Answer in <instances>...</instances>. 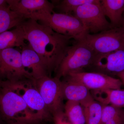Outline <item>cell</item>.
Segmentation results:
<instances>
[{"label": "cell", "mask_w": 124, "mask_h": 124, "mask_svg": "<svg viewBox=\"0 0 124 124\" xmlns=\"http://www.w3.org/2000/svg\"><path fill=\"white\" fill-rule=\"evenodd\" d=\"M8 5L6 0H0V8Z\"/></svg>", "instance_id": "27"}, {"label": "cell", "mask_w": 124, "mask_h": 124, "mask_svg": "<svg viewBox=\"0 0 124 124\" xmlns=\"http://www.w3.org/2000/svg\"><path fill=\"white\" fill-rule=\"evenodd\" d=\"M64 77L81 83L90 90L107 89H120L123 85L120 79L93 72L71 73Z\"/></svg>", "instance_id": "11"}, {"label": "cell", "mask_w": 124, "mask_h": 124, "mask_svg": "<svg viewBox=\"0 0 124 124\" xmlns=\"http://www.w3.org/2000/svg\"><path fill=\"white\" fill-rule=\"evenodd\" d=\"M81 104L84 109L85 124H101L103 108L102 104L93 98Z\"/></svg>", "instance_id": "19"}, {"label": "cell", "mask_w": 124, "mask_h": 124, "mask_svg": "<svg viewBox=\"0 0 124 124\" xmlns=\"http://www.w3.org/2000/svg\"><path fill=\"white\" fill-rule=\"evenodd\" d=\"M88 33L95 34L112 28L100 5V0L81 6L73 12Z\"/></svg>", "instance_id": "8"}, {"label": "cell", "mask_w": 124, "mask_h": 124, "mask_svg": "<svg viewBox=\"0 0 124 124\" xmlns=\"http://www.w3.org/2000/svg\"><path fill=\"white\" fill-rule=\"evenodd\" d=\"M117 76L119 78V79L122 82V85H124V71L118 74Z\"/></svg>", "instance_id": "26"}, {"label": "cell", "mask_w": 124, "mask_h": 124, "mask_svg": "<svg viewBox=\"0 0 124 124\" xmlns=\"http://www.w3.org/2000/svg\"><path fill=\"white\" fill-rule=\"evenodd\" d=\"M80 40L87 44L96 55L108 54L124 49V29L121 27L95 34L88 33Z\"/></svg>", "instance_id": "6"}, {"label": "cell", "mask_w": 124, "mask_h": 124, "mask_svg": "<svg viewBox=\"0 0 124 124\" xmlns=\"http://www.w3.org/2000/svg\"><path fill=\"white\" fill-rule=\"evenodd\" d=\"M124 113L123 108L112 105H103L101 124H103L109 120Z\"/></svg>", "instance_id": "22"}, {"label": "cell", "mask_w": 124, "mask_h": 124, "mask_svg": "<svg viewBox=\"0 0 124 124\" xmlns=\"http://www.w3.org/2000/svg\"><path fill=\"white\" fill-rule=\"evenodd\" d=\"M122 27L124 29V15H123V22H122Z\"/></svg>", "instance_id": "28"}, {"label": "cell", "mask_w": 124, "mask_h": 124, "mask_svg": "<svg viewBox=\"0 0 124 124\" xmlns=\"http://www.w3.org/2000/svg\"><path fill=\"white\" fill-rule=\"evenodd\" d=\"M93 98L102 105L124 108V90L107 89L90 90Z\"/></svg>", "instance_id": "16"}, {"label": "cell", "mask_w": 124, "mask_h": 124, "mask_svg": "<svg viewBox=\"0 0 124 124\" xmlns=\"http://www.w3.org/2000/svg\"><path fill=\"white\" fill-rule=\"evenodd\" d=\"M0 79L10 82L35 80L23 66L21 53L14 48L0 50Z\"/></svg>", "instance_id": "7"}, {"label": "cell", "mask_w": 124, "mask_h": 124, "mask_svg": "<svg viewBox=\"0 0 124 124\" xmlns=\"http://www.w3.org/2000/svg\"><path fill=\"white\" fill-rule=\"evenodd\" d=\"M23 66L35 80L49 76L47 67L39 55L32 48L29 44L22 47Z\"/></svg>", "instance_id": "12"}, {"label": "cell", "mask_w": 124, "mask_h": 124, "mask_svg": "<svg viewBox=\"0 0 124 124\" xmlns=\"http://www.w3.org/2000/svg\"><path fill=\"white\" fill-rule=\"evenodd\" d=\"M2 121H2V118H1V116L0 115V124H1V122H2Z\"/></svg>", "instance_id": "29"}, {"label": "cell", "mask_w": 124, "mask_h": 124, "mask_svg": "<svg viewBox=\"0 0 124 124\" xmlns=\"http://www.w3.org/2000/svg\"><path fill=\"white\" fill-rule=\"evenodd\" d=\"M24 100L36 119L41 121L52 119L36 86L35 80L25 79L17 82L6 81Z\"/></svg>", "instance_id": "5"}, {"label": "cell", "mask_w": 124, "mask_h": 124, "mask_svg": "<svg viewBox=\"0 0 124 124\" xmlns=\"http://www.w3.org/2000/svg\"><path fill=\"white\" fill-rule=\"evenodd\" d=\"M25 18L39 21L55 32L75 40H81L88 33L81 21L71 14L43 11L31 14Z\"/></svg>", "instance_id": "3"}, {"label": "cell", "mask_w": 124, "mask_h": 124, "mask_svg": "<svg viewBox=\"0 0 124 124\" xmlns=\"http://www.w3.org/2000/svg\"><path fill=\"white\" fill-rule=\"evenodd\" d=\"M98 1V0H63L53 3L54 8L58 9L60 11V13L71 14L82 5L97 2Z\"/></svg>", "instance_id": "21"}, {"label": "cell", "mask_w": 124, "mask_h": 124, "mask_svg": "<svg viewBox=\"0 0 124 124\" xmlns=\"http://www.w3.org/2000/svg\"><path fill=\"white\" fill-rule=\"evenodd\" d=\"M37 88L51 116L64 111V104L62 91V82L60 79L46 76L35 80Z\"/></svg>", "instance_id": "9"}, {"label": "cell", "mask_w": 124, "mask_h": 124, "mask_svg": "<svg viewBox=\"0 0 124 124\" xmlns=\"http://www.w3.org/2000/svg\"><path fill=\"white\" fill-rule=\"evenodd\" d=\"M24 31L20 25L0 34V50L22 47L26 44Z\"/></svg>", "instance_id": "17"}, {"label": "cell", "mask_w": 124, "mask_h": 124, "mask_svg": "<svg viewBox=\"0 0 124 124\" xmlns=\"http://www.w3.org/2000/svg\"><path fill=\"white\" fill-rule=\"evenodd\" d=\"M40 122H14L8 123L7 124H38Z\"/></svg>", "instance_id": "25"}, {"label": "cell", "mask_w": 124, "mask_h": 124, "mask_svg": "<svg viewBox=\"0 0 124 124\" xmlns=\"http://www.w3.org/2000/svg\"><path fill=\"white\" fill-rule=\"evenodd\" d=\"M124 71V49L109 53L96 54L85 71L98 72L113 77Z\"/></svg>", "instance_id": "10"}, {"label": "cell", "mask_w": 124, "mask_h": 124, "mask_svg": "<svg viewBox=\"0 0 124 124\" xmlns=\"http://www.w3.org/2000/svg\"><path fill=\"white\" fill-rule=\"evenodd\" d=\"M23 16L16 13L8 6L0 8V34L20 25L26 20Z\"/></svg>", "instance_id": "18"}, {"label": "cell", "mask_w": 124, "mask_h": 124, "mask_svg": "<svg viewBox=\"0 0 124 124\" xmlns=\"http://www.w3.org/2000/svg\"><path fill=\"white\" fill-rule=\"evenodd\" d=\"M0 115L7 124L40 122L36 119L22 97L2 81L0 82Z\"/></svg>", "instance_id": "2"}, {"label": "cell", "mask_w": 124, "mask_h": 124, "mask_svg": "<svg viewBox=\"0 0 124 124\" xmlns=\"http://www.w3.org/2000/svg\"><path fill=\"white\" fill-rule=\"evenodd\" d=\"M64 111L71 124H85L84 109L80 103L67 101L64 104Z\"/></svg>", "instance_id": "20"}, {"label": "cell", "mask_w": 124, "mask_h": 124, "mask_svg": "<svg viewBox=\"0 0 124 124\" xmlns=\"http://www.w3.org/2000/svg\"><path fill=\"white\" fill-rule=\"evenodd\" d=\"M6 0L11 10L23 16L25 18L27 16L40 11L54 12V5L47 0Z\"/></svg>", "instance_id": "13"}, {"label": "cell", "mask_w": 124, "mask_h": 124, "mask_svg": "<svg viewBox=\"0 0 124 124\" xmlns=\"http://www.w3.org/2000/svg\"><path fill=\"white\" fill-rule=\"evenodd\" d=\"M25 40L47 67L49 76L55 73L73 40L31 19L21 23Z\"/></svg>", "instance_id": "1"}, {"label": "cell", "mask_w": 124, "mask_h": 124, "mask_svg": "<svg viewBox=\"0 0 124 124\" xmlns=\"http://www.w3.org/2000/svg\"><path fill=\"white\" fill-rule=\"evenodd\" d=\"M63 78L64 80L62 81L64 99L81 104L93 98L90 90L84 85L68 78Z\"/></svg>", "instance_id": "14"}, {"label": "cell", "mask_w": 124, "mask_h": 124, "mask_svg": "<svg viewBox=\"0 0 124 124\" xmlns=\"http://www.w3.org/2000/svg\"><path fill=\"white\" fill-rule=\"evenodd\" d=\"M100 5L104 15L110 20L112 28L122 27L124 0H101Z\"/></svg>", "instance_id": "15"}, {"label": "cell", "mask_w": 124, "mask_h": 124, "mask_svg": "<svg viewBox=\"0 0 124 124\" xmlns=\"http://www.w3.org/2000/svg\"><path fill=\"white\" fill-rule=\"evenodd\" d=\"M103 124H124V113L116 116Z\"/></svg>", "instance_id": "24"}, {"label": "cell", "mask_w": 124, "mask_h": 124, "mask_svg": "<svg viewBox=\"0 0 124 124\" xmlns=\"http://www.w3.org/2000/svg\"><path fill=\"white\" fill-rule=\"evenodd\" d=\"M95 55L85 42L73 40L55 72V77L60 79L70 73L85 71L92 64Z\"/></svg>", "instance_id": "4"}, {"label": "cell", "mask_w": 124, "mask_h": 124, "mask_svg": "<svg viewBox=\"0 0 124 124\" xmlns=\"http://www.w3.org/2000/svg\"><path fill=\"white\" fill-rule=\"evenodd\" d=\"M54 124H71L65 115L64 111H61L52 115Z\"/></svg>", "instance_id": "23"}]
</instances>
